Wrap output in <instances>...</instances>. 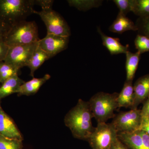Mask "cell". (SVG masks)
Here are the masks:
<instances>
[{
    "mask_svg": "<svg viewBox=\"0 0 149 149\" xmlns=\"http://www.w3.org/2000/svg\"><path fill=\"white\" fill-rule=\"evenodd\" d=\"M93 118L88 102L79 99L65 115L64 123L75 139L87 141L95 129Z\"/></svg>",
    "mask_w": 149,
    "mask_h": 149,
    "instance_id": "6da1fadb",
    "label": "cell"
},
{
    "mask_svg": "<svg viewBox=\"0 0 149 149\" xmlns=\"http://www.w3.org/2000/svg\"><path fill=\"white\" fill-rule=\"evenodd\" d=\"M34 0H0V20L10 26L34 13Z\"/></svg>",
    "mask_w": 149,
    "mask_h": 149,
    "instance_id": "7a4b0ae2",
    "label": "cell"
},
{
    "mask_svg": "<svg viewBox=\"0 0 149 149\" xmlns=\"http://www.w3.org/2000/svg\"><path fill=\"white\" fill-rule=\"evenodd\" d=\"M118 93L98 92L90 99L89 102L93 118L97 123H107L115 116L114 111L118 108L117 99Z\"/></svg>",
    "mask_w": 149,
    "mask_h": 149,
    "instance_id": "3957f363",
    "label": "cell"
},
{
    "mask_svg": "<svg viewBox=\"0 0 149 149\" xmlns=\"http://www.w3.org/2000/svg\"><path fill=\"white\" fill-rule=\"evenodd\" d=\"M4 40L9 47L38 42L40 39L36 22L24 20L13 24Z\"/></svg>",
    "mask_w": 149,
    "mask_h": 149,
    "instance_id": "277c9868",
    "label": "cell"
},
{
    "mask_svg": "<svg viewBox=\"0 0 149 149\" xmlns=\"http://www.w3.org/2000/svg\"><path fill=\"white\" fill-rule=\"evenodd\" d=\"M118 133L111 123H97L87 141L92 149H110L118 138Z\"/></svg>",
    "mask_w": 149,
    "mask_h": 149,
    "instance_id": "5b68a950",
    "label": "cell"
},
{
    "mask_svg": "<svg viewBox=\"0 0 149 149\" xmlns=\"http://www.w3.org/2000/svg\"><path fill=\"white\" fill-rule=\"evenodd\" d=\"M39 15L47 27V34L69 37L71 35L70 27L63 17L53 9L40 11H34Z\"/></svg>",
    "mask_w": 149,
    "mask_h": 149,
    "instance_id": "8992f818",
    "label": "cell"
},
{
    "mask_svg": "<svg viewBox=\"0 0 149 149\" xmlns=\"http://www.w3.org/2000/svg\"><path fill=\"white\" fill-rule=\"evenodd\" d=\"M142 120L141 110L131 109L115 115L111 123L118 133H130L138 130Z\"/></svg>",
    "mask_w": 149,
    "mask_h": 149,
    "instance_id": "52a82bcc",
    "label": "cell"
},
{
    "mask_svg": "<svg viewBox=\"0 0 149 149\" xmlns=\"http://www.w3.org/2000/svg\"><path fill=\"white\" fill-rule=\"evenodd\" d=\"M37 46L38 42L9 47L4 61L19 70L23 67L27 66Z\"/></svg>",
    "mask_w": 149,
    "mask_h": 149,
    "instance_id": "ba28073f",
    "label": "cell"
},
{
    "mask_svg": "<svg viewBox=\"0 0 149 149\" xmlns=\"http://www.w3.org/2000/svg\"><path fill=\"white\" fill-rule=\"evenodd\" d=\"M69 40V37L47 34L38 42V46L51 58L67 49Z\"/></svg>",
    "mask_w": 149,
    "mask_h": 149,
    "instance_id": "9c48e42d",
    "label": "cell"
},
{
    "mask_svg": "<svg viewBox=\"0 0 149 149\" xmlns=\"http://www.w3.org/2000/svg\"><path fill=\"white\" fill-rule=\"evenodd\" d=\"M0 135L23 141L22 134L14 121L2 108L0 110Z\"/></svg>",
    "mask_w": 149,
    "mask_h": 149,
    "instance_id": "30bf717a",
    "label": "cell"
},
{
    "mask_svg": "<svg viewBox=\"0 0 149 149\" xmlns=\"http://www.w3.org/2000/svg\"><path fill=\"white\" fill-rule=\"evenodd\" d=\"M134 100L131 109H136L149 97V74L139 78L133 85Z\"/></svg>",
    "mask_w": 149,
    "mask_h": 149,
    "instance_id": "8fae6325",
    "label": "cell"
},
{
    "mask_svg": "<svg viewBox=\"0 0 149 149\" xmlns=\"http://www.w3.org/2000/svg\"><path fill=\"white\" fill-rule=\"evenodd\" d=\"M97 32L100 35L103 45L107 49L112 55L118 54H126L128 51L129 46L123 45L118 38L109 37L104 34L100 27H98Z\"/></svg>",
    "mask_w": 149,
    "mask_h": 149,
    "instance_id": "7c38bea8",
    "label": "cell"
},
{
    "mask_svg": "<svg viewBox=\"0 0 149 149\" xmlns=\"http://www.w3.org/2000/svg\"><path fill=\"white\" fill-rule=\"evenodd\" d=\"M51 78L50 74H46L41 78L33 77L32 80L24 82L19 88L17 93L18 96H30L37 93L40 88Z\"/></svg>",
    "mask_w": 149,
    "mask_h": 149,
    "instance_id": "4fadbf2b",
    "label": "cell"
},
{
    "mask_svg": "<svg viewBox=\"0 0 149 149\" xmlns=\"http://www.w3.org/2000/svg\"><path fill=\"white\" fill-rule=\"evenodd\" d=\"M134 100V90L133 81L125 80L122 90L118 93L117 99L118 108H132Z\"/></svg>",
    "mask_w": 149,
    "mask_h": 149,
    "instance_id": "5bb4252c",
    "label": "cell"
},
{
    "mask_svg": "<svg viewBox=\"0 0 149 149\" xmlns=\"http://www.w3.org/2000/svg\"><path fill=\"white\" fill-rule=\"evenodd\" d=\"M109 30L113 33L121 34L126 31H137L136 24L125 15L118 13L115 20L109 27Z\"/></svg>",
    "mask_w": 149,
    "mask_h": 149,
    "instance_id": "9a60e30c",
    "label": "cell"
},
{
    "mask_svg": "<svg viewBox=\"0 0 149 149\" xmlns=\"http://www.w3.org/2000/svg\"><path fill=\"white\" fill-rule=\"evenodd\" d=\"M118 137L129 149H146L139 130L130 133H119Z\"/></svg>",
    "mask_w": 149,
    "mask_h": 149,
    "instance_id": "2e32d148",
    "label": "cell"
},
{
    "mask_svg": "<svg viewBox=\"0 0 149 149\" xmlns=\"http://www.w3.org/2000/svg\"><path fill=\"white\" fill-rule=\"evenodd\" d=\"M25 81L19 77L18 74L6 80L0 86V100L14 93H17L21 85Z\"/></svg>",
    "mask_w": 149,
    "mask_h": 149,
    "instance_id": "e0dca14e",
    "label": "cell"
},
{
    "mask_svg": "<svg viewBox=\"0 0 149 149\" xmlns=\"http://www.w3.org/2000/svg\"><path fill=\"white\" fill-rule=\"evenodd\" d=\"M141 55V54L138 52L133 53L128 51L125 54L126 81H133L138 68Z\"/></svg>",
    "mask_w": 149,
    "mask_h": 149,
    "instance_id": "ac0fdd59",
    "label": "cell"
},
{
    "mask_svg": "<svg viewBox=\"0 0 149 149\" xmlns=\"http://www.w3.org/2000/svg\"><path fill=\"white\" fill-rule=\"evenodd\" d=\"M47 54L41 49L38 46L29 60L27 66L30 70V75L34 77V73L46 61L50 59Z\"/></svg>",
    "mask_w": 149,
    "mask_h": 149,
    "instance_id": "d6986e66",
    "label": "cell"
},
{
    "mask_svg": "<svg viewBox=\"0 0 149 149\" xmlns=\"http://www.w3.org/2000/svg\"><path fill=\"white\" fill-rule=\"evenodd\" d=\"M67 2L70 6L73 7L78 10L87 11L93 8L101 6L102 1L99 0H68Z\"/></svg>",
    "mask_w": 149,
    "mask_h": 149,
    "instance_id": "ffe728a7",
    "label": "cell"
},
{
    "mask_svg": "<svg viewBox=\"0 0 149 149\" xmlns=\"http://www.w3.org/2000/svg\"><path fill=\"white\" fill-rule=\"evenodd\" d=\"M131 12L139 17H149V0H132Z\"/></svg>",
    "mask_w": 149,
    "mask_h": 149,
    "instance_id": "44dd1931",
    "label": "cell"
},
{
    "mask_svg": "<svg viewBox=\"0 0 149 149\" xmlns=\"http://www.w3.org/2000/svg\"><path fill=\"white\" fill-rule=\"evenodd\" d=\"M19 70L4 61L0 62V85L15 75L18 74Z\"/></svg>",
    "mask_w": 149,
    "mask_h": 149,
    "instance_id": "7402d4cb",
    "label": "cell"
},
{
    "mask_svg": "<svg viewBox=\"0 0 149 149\" xmlns=\"http://www.w3.org/2000/svg\"><path fill=\"white\" fill-rule=\"evenodd\" d=\"M23 141L0 135V149H23Z\"/></svg>",
    "mask_w": 149,
    "mask_h": 149,
    "instance_id": "603a6c76",
    "label": "cell"
},
{
    "mask_svg": "<svg viewBox=\"0 0 149 149\" xmlns=\"http://www.w3.org/2000/svg\"><path fill=\"white\" fill-rule=\"evenodd\" d=\"M137 52L142 54L149 52V38L144 35H138L134 41Z\"/></svg>",
    "mask_w": 149,
    "mask_h": 149,
    "instance_id": "cb8c5ba5",
    "label": "cell"
},
{
    "mask_svg": "<svg viewBox=\"0 0 149 149\" xmlns=\"http://www.w3.org/2000/svg\"><path fill=\"white\" fill-rule=\"evenodd\" d=\"M139 35L149 38V17H139L136 23Z\"/></svg>",
    "mask_w": 149,
    "mask_h": 149,
    "instance_id": "d4e9b609",
    "label": "cell"
},
{
    "mask_svg": "<svg viewBox=\"0 0 149 149\" xmlns=\"http://www.w3.org/2000/svg\"><path fill=\"white\" fill-rule=\"evenodd\" d=\"M119 9L118 13L126 16L128 13L131 12V2L132 0H113Z\"/></svg>",
    "mask_w": 149,
    "mask_h": 149,
    "instance_id": "484cf974",
    "label": "cell"
},
{
    "mask_svg": "<svg viewBox=\"0 0 149 149\" xmlns=\"http://www.w3.org/2000/svg\"><path fill=\"white\" fill-rule=\"evenodd\" d=\"M34 1L35 5L40 6L43 10L52 9L54 2L52 0H34Z\"/></svg>",
    "mask_w": 149,
    "mask_h": 149,
    "instance_id": "4316f807",
    "label": "cell"
},
{
    "mask_svg": "<svg viewBox=\"0 0 149 149\" xmlns=\"http://www.w3.org/2000/svg\"><path fill=\"white\" fill-rule=\"evenodd\" d=\"M9 47L7 45L4 39H0V62L4 61Z\"/></svg>",
    "mask_w": 149,
    "mask_h": 149,
    "instance_id": "83f0119b",
    "label": "cell"
},
{
    "mask_svg": "<svg viewBox=\"0 0 149 149\" xmlns=\"http://www.w3.org/2000/svg\"><path fill=\"white\" fill-rule=\"evenodd\" d=\"M11 26L0 20V39H4Z\"/></svg>",
    "mask_w": 149,
    "mask_h": 149,
    "instance_id": "f1b7e54d",
    "label": "cell"
},
{
    "mask_svg": "<svg viewBox=\"0 0 149 149\" xmlns=\"http://www.w3.org/2000/svg\"><path fill=\"white\" fill-rule=\"evenodd\" d=\"M138 130H141L149 135V118L142 117L141 125Z\"/></svg>",
    "mask_w": 149,
    "mask_h": 149,
    "instance_id": "f546056e",
    "label": "cell"
},
{
    "mask_svg": "<svg viewBox=\"0 0 149 149\" xmlns=\"http://www.w3.org/2000/svg\"><path fill=\"white\" fill-rule=\"evenodd\" d=\"M142 117L149 118V97L145 101L141 109Z\"/></svg>",
    "mask_w": 149,
    "mask_h": 149,
    "instance_id": "4dcf8cb0",
    "label": "cell"
},
{
    "mask_svg": "<svg viewBox=\"0 0 149 149\" xmlns=\"http://www.w3.org/2000/svg\"><path fill=\"white\" fill-rule=\"evenodd\" d=\"M110 149H129L125 144L118 138Z\"/></svg>",
    "mask_w": 149,
    "mask_h": 149,
    "instance_id": "1f68e13d",
    "label": "cell"
},
{
    "mask_svg": "<svg viewBox=\"0 0 149 149\" xmlns=\"http://www.w3.org/2000/svg\"><path fill=\"white\" fill-rule=\"evenodd\" d=\"M143 139L144 146L146 149H149V135L144 131L139 130Z\"/></svg>",
    "mask_w": 149,
    "mask_h": 149,
    "instance_id": "d6a6232c",
    "label": "cell"
},
{
    "mask_svg": "<svg viewBox=\"0 0 149 149\" xmlns=\"http://www.w3.org/2000/svg\"><path fill=\"white\" fill-rule=\"evenodd\" d=\"M1 100H0V110H1V109L2 108L1 106Z\"/></svg>",
    "mask_w": 149,
    "mask_h": 149,
    "instance_id": "836d02e7",
    "label": "cell"
},
{
    "mask_svg": "<svg viewBox=\"0 0 149 149\" xmlns=\"http://www.w3.org/2000/svg\"><path fill=\"white\" fill-rule=\"evenodd\" d=\"M0 86H1V85H0Z\"/></svg>",
    "mask_w": 149,
    "mask_h": 149,
    "instance_id": "e575fe53",
    "label": "cell"
}]
</instances>
